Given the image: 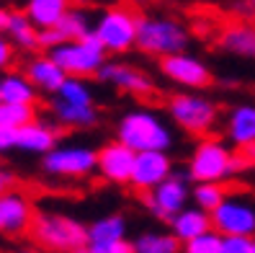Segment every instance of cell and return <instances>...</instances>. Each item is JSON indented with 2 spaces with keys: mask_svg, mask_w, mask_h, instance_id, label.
Listing matches in <instances>:
<instances>
[{
  "mask_svg": "<svg viewBox=\"0 0 255 253\" xmlns=\"http://www.w3.org/2000/svg\"><path fill=\"white\" fill-rule=\"evenodd\" d=\"M10 150H16V132L0 127V155H5Z\"/></svg>",
  "mask_w": 255,
  "mask_h": 253,
  "instance_id": "obj_35",
  "label": "cell"
},
{
  "mask_svg": "<svg viewBox=\"0 0 255 253\" xmlns=\"http://www.w3.org/2000/svg\"><path fill=\"white\" fill-rule=\"evenodd\" d=\"M248 168V163L243 155H235L227 145L217 137H204L191 153L188 160V176L193 181H217L224 184L227 178Z\"/></svg>",
  "mask_w": 255,
  "mask_h": 253,
  "instance_id": "obj_2",
  "label": "cell"
},
{
  "mask_svg": "<svg viewBox=\"0 0 255 253\" xmlns=\"http://www.w3.org/2000/svg\"><path fill=\"white\" fill-rule=\"evenodd\" d=\"M222 241L224 235L219 230H206L196 238H191V241L183 243V253H222Z\"/></svg>",
  "mask_w": 255,
  "mask_h": 253,
  "instance_id": "obj_31",
  "label": "cell"
},
{
  "mask_svg": "<svg viewBox=\"0 0 255 253\" xmlns=\"http://www.w3.org/2000/svg\"><path fill=\"white\" fill-rule=\"evenodd\" d=\"M26 75L31 78V83L44 93H57L59 85L65 83L67 72L59 67V62L52 57V54H39V57H31L26 62Z\"/></svg>",
  "mask_w": 255,
  "mask_h": 253,
  "instance_id": "obj_18",
  "label": "cell"
},
{
  "mask_svg": "<svg viewBox=\"0 0 255 253\" xmlns=\"http://www.w3.org/2000/svg\"><path fill=\"white\" fill-rule=\"evenodd\" d=\"M134 160H137V153L129 145H124L122 140L109 142L98 150V173L109 184H119V186L131 184Z\"/></svg>",
  "mask_w": 255,
  "mask_h": 253,
  "instance_id": "obj_12",
  "label": "cell"
},
{
  "mask_svg": "<svg viewBox=\"0 0 255 253\" xmlns=\"http://www.w3.org/2000/svg\"><path fill=\"white\" fill-rule=\"evenodd\" d=\"M253 253H255V238H253Z\"/></svg>",
  "mask_w": 255,
  "mask_h": 253,
  "instance_id": "obj_42",
  "label": "cell"
},
{
  "mask_svg": "<svg viewBox=\"0 0 255 253\" xmlns=\"http://www.w3.org/2000/svg\"><path fill=\"white\" fill-rule=\"evenodd\" d=\"M70 8L72 0H26V16L39 28L57 26Z\"/></svg>",
  "mask_w": 255,
  "mask_h": 253,
  "instance_id": "obj_22",
  "label": "cell"
},
{
  "mask_svg": "<svg viewBox=\"0 0 255 253\" xmlns=\"http://www.w3.org/2000/svg\"><path fill=\"white\" fill-rule=\"evenodd\" d=\"M124 238H127V220L122 215L101 217L88 228V246H103L114 241H124Z\"/></svg>",
  "mask_w": 255,
  "mask_h": 253,
  "instance_id": "obj_25",
  "label": "cell"
},
{
  "mask_svg": "<svg viewBox=\"0 0 255 253\" xmlns=\"http://www.w3.org/2000/svg\"><path fill=\"white\" fill-rule=\"evenodd\" d=\"M168 114L173 124H178L188 135H206L217 124L219 106L212 98H206L196 91H186L168 101Z\"/></svg>",
  "mask_w": 255,
  "mask_h": 253,
  "instance_id": "obj_7",
  "label": "cell"
},
{
  "mask_svg": "<svg viewBox=\"0 0 255 253\" xmlns=\"http://www.w3.org/2000/svg\"><path fill=\"white\" fill-rule=\"evenodd\" d=\"M34 119H36L34 103H10V101L0 103V127L18 132L28 122H34Z\"/></svg>",
  "mask_w": 255,
  "mask_h": 253,
  "instance_id": "obj_28",
  "label": "cell"
},
{
  "mask_svg": "<svg viewBox=\"0 0 255 253\" xmlns=\"http://www.w3.org/2000/svg\"><path fill=\"white\" fill-rule=\"evenodd\" d=\"M52 114L57 119V124L70 127V129H85V127H93L98 122V111L93 103L85 106V103H70L62 98H54Z\"/></svg>",
  "mask_w": 255,
  "mask_h": 253,
  "instance_id": "obj_21",
  "label": "cell"
},
{
  "mask_svg": "<svg viewBox=\"0 0 255 253\" xmlns=\"http://www.w3.org/2000/svg\"><path fill=\"white\" fill-rule=\"evenodd\" d=\"M57 31H59V36H62V41H72V39H80V36H85V34H91L93 28H91V16L83 10V8H70L65 16H62V21H59L57 26Z\"/></svg>",
  "mask_w": 255,
  "mask_h": 253,
  "instance_id": "obj_27",
  "label": "cell"
},
{
  "mask_svg": "<svg viewBox=\"0 0 255 253\" xmlns=\"http://www.w3.org/2000/svg\"><path fill=\"white\" fill-rule=\"evenodd\" d=\"M34 207L26 194L8 189L5 194H0V233L5 235H21L31 230L34 222Z\"/></svg>",
  "mask_w": 255,
  "mask_h": 253,
  "instance_id": "obj_14",
  "label": "cell"
},
{
  "mask_svg": "<svg viewBox=\"0 0 255 253\" xmlns=\"http://www.w3.org/2000/svg\"><path fill=\"white\" fill-rule=\"evenodd\" d=\"M139 13L129 5H114L106 8L96 18L93 34L101 39V44L111 54H124L131 47H137V34H139Z\"/></svg>",
  "mask_w": 255,
  "mask_h": 253,
  "instance_id": "obj_5",
  "label": "cell"
},
{
  "mask_svg": "<svg viewBox=\"0 0 255 253\" xmlns=\"http://www.w3.org/2000/svg\"><path fill=\"white\" fill-rule=\"evenodd\" d=\"M217 44L230 54L255 59V23L253 21H230L227 26L219 28Z\"/></svg>",
  "mask_w": 255,
  "mask_h": 253,
  "instance_id": "obj_17",
  "label": "cell"
},
{
  "mask_svg": "<svg viewBox=\"0 0 255 253\" xmlns=\"http://www.w3.org/2000/svg\"><path fill=\"white\" fill-rule=\"evenodd\" d=\"M188 173L173 171L162 184H157L152 191H144V207L152 212L157 220L170 222L178 212L183 210L191 199V186H188Z\"/></svg>",
  "mask_w": 255,
  "mask_h": 253,
  "instance_id": "obj_9",
  "label": "cell"
},
{
  "mask_svg": "<svg viewBox=\"0 0 255 253\" xmlns=\"http://www.w3.org/2000/svg\"><path fill=\"white\" fill-rule=\"evenodd\" d=\"M224 135L237 147H245L255 142V106L253 103H240V106L230 109L227 119H224Z\"/></svg>",
  "mask_w": 255,
  "mask_h": 253,
  "instance_id": "obj_19",
  "label": "cell"
},
{
  "mask_svg": "<svg viewBox=\"0 0 255 253\" xmlns=\"http://www.w3.org/2000/svg\"><path fill=\"white\" fill-rule=\"evenodd\" d=\"M57 98L70 101V103H85V106H91V103H93V91H91V85L85 83V78L67 75L65 83L59 85Z\"/></svg>",
  "mask_w": 255,
  "mask_h": 253,
  "instance_id": "obj_30",
  "label": "cell"
},
{
  "mask_svg": "<svg viewBox=\"0 0 255 253\" xmlns=\"http://www.w3.org/2000/svg\"><path fill=\"white\" fill-rule=\"evenodd\" d=\"M13 52H16V47H13V41L5 36V34H0V72H5L13 62Z\"/></svg>",
  "mask_w": 255,
  "mask_h": 253,
  "instance_id": "obj_33",
  "label": "cell"
},
{
  "mask_svg": "<svg viewBox=\"0 0 255 253\" xmlns=\"http://www.w3.org/2000/svg\"><path fill=\"white\" fill-rule=\"evenodd\" d=\"M31 233L41 248L57 253H72L88 246V228L59 212H39L31 222Z\"/></svg>",
  "mask_w": 255,
  "mask_h": 253,
  "instance_id": "obj_4",
  "label": "cell"
},
{
  "mask_svg": "<svg viewBox=\"0 0 255 253\" xmlns=\"http://www.w3.org/2000/svg\"><path fill=\"white\" fill-rule=\"evenodd\" d=\"M191 41V31L183 21L170 16H142L139 18V34H137V49L149 57H168L175 52H186Z\"/></svg>",
  "mask_w": 255,
  "mask_h": 253,
  "instance_id": "obj_3",
  "label": "cell"
},
{
  "mask_svg": "<svg viewBox=\"0 0 255 253\" xmlns=\"http://www.w3.org/2000/svg\"><path fill=\"white\" fill-rule=\"evenodd\" d=\"M160 70L170 83L188 88V91H201V88H206L212 83V72H209L206 62L201 57L188 54V52H175V54L162 57Z\"/></svg>",
  "mask_w": 255,
  "mask_h": 253,
  "instance_id": "obj_11",
  "label": "cell"
},
{
  "mask_svg": "<svg viewBox=\"0 0 255 253\" xmlns=\"http://www.w3.org/2000/svg\"><path fill=\"white\" fill-rule=\"evenodd\" d=\"M10 184H13V176L0 166V194H5V191L10 189Z\"/></svg>",
  "mask_w": 255,
  "mask_h": 253,
  "instance_id": "obj_37",
  "label": "cell"
},
{
  "mask_svg": "<svg viewBox=\"0 0 255 253\" xmlns=\"http://www.w3.org/2000/svg\"><path fill=\"white\" fill-rule=\"evenodd\" d=\"M41 168L52 178L78 181L98 171V153L85 145H57L41 155Z\"/></svg>",
  "mask_w": 255,
  "mask_h": 253,
  "instance_id": "obj_8",
  "label": "cell"
},
{
  "mask_svg": "<svg viewBox=\"0 0 255 253\" xmlns=\"http://www.w3.org/2000/svg\"><path fill=\"white\" fill-rule=\"evenodd\" d=\"M212 225L222 235H248L255 238V204L240 194H227L212 212Z\"/></svg>",
  "mask_w": 255,
  "mask_h": 253,
  "instance_id": "obj_10",
  "label": "cell"
},
{
  "mask_svg": "<svg viewBox=\"0 0 255 253\" xmlns=\"http://www.w3.org/2000/svg\"><path fill=\"white\" fill-rule=\"evenodd\" d=\"M191 197H193V204L196 207H201V210H206V212H214L224 202L227 191H224V186L217 184V181H199Z\"/></svg>",
  "mask_w": 255,
  "mask_h": 253,
  "instance_id": "obj_29",
  "label": "cell"
},
{
  "mask_svg": "<svg viewBox=\"0 0 255 253\" xmlns=\"http://www.w3.org/2000/svg\"><path fill=\"white\" fill-rule=\"evenodd\" d=\"M222 253H253V238H248V235H224Z\"/></svg>",
  "mask_w": 255,
  "mask_h": 253,
  "instance_id": "obj_32",
  "label": "cell"
},
{
  "mask_svg": "<svg viewBox=\"0 0 255 253\" xmlns=\"http://www.w3.org/2000/svg\"><path fill=\"white\" fill-rule=\"evenodd\" d=\"M116 137L129 145L134 153L144 150H168L173 145V129L152 109H131L122 116Z\"/></svg>",
  "mask_w": 255,
  "mask_h": 253,
  "instance_id": "obj_1",
  "label": "cell"
},
{
  "mask_svg": "<svg viewBox=\"0 0 255 253\" xmlns=\"http://www.w3.org/2000/svg\"><path fill=\"white\" fill-rule=\"evenodd\" d=\"M131 246H134V253H181L183 251V243L173 235V230L170 233H160V230L142 233Z\"/></svg>",
  "mask_w": 255,
  "mask_h": 253,
  "instance_id": "obj_26",
  "label": "cell"
},
{
  "mask_svg": "<svg viewBox=\"0 0 255 253\" xmlns=\"http://www.w3.org/2000/svg\"><path fill=\"white\" fill-rule=\"evenodd\" d=\"M212 228H214L212 225V212L201 210V207H196V204L193 207L186 204L183 210L170 220V230L181 243H186V241H191V238H196V235L212 230Z\"/></svg>",
  "mask_w": 255,
  "mask_h": 253,
  "instance_id": "obj_20",
  "label": "cell"
},
{
  "mask_svg": "<svg viewBox=\"0 0 255 253\" xmlns=\"http://www.w3.org/2000/svg\"><path fill=\"white\" fill-rule=\"evenodd\" d=\"M0 103H3V83H0Z\"/></svg>",
  "mask_w": 255,
  "mask_h": 253,
  "instance_id": "obj_41",
  "label": "cell"
},
{
  "mask_svg": "<svg viewBox=\"0 0 255 253\" xmlns=\"http://www.w3.org/2000/svg\"><path fill=\"white\" fill-rule=\"evenodd\" d=\"M10 13H13V10H5V8H0V34H5V31H8V23H10Z\"/></svg>",
  "mask_w": 255,
  "mask_h": 253,
  "instance_id": "obj_38",
  "label": "cell"
},
{
  "mask_svg": "<svg viewBox=\"0 0 255 253\" xmlns=\"http://www.w3.org/2000/svg\"><path fill=\"white\" fill-rule=\"evenodd\" d=\"M5 36L13 41L16 49L23 52H34L39 47V26L23 13H10V23H8V31Z\"/></svg>",
  "mask_w": 255,
  "mask_h": 253,
  "instance_id": "obj_24",
  "label": "cell"
},
{
  "mask_svg": "<svg viewBox=\"0 0 255 253\" xmlns=\"http://www.w3.org/2000/svg\"><path fill=\"white\" fill-rule=\"evenodd\" d=\"M57 44H62V36H59V31L54 26H49V28H39V47H44V49H54Z\"/></svg>",
  "mask_w": 255,
  "mask_h": 253,
  "instance_id": "obj_34",
  "label": "cell"
},
{
  "mask_svg": "<svg viewBox=\"0 0 255 253\" xmlns=\"http://www.w3.org/2000/svg\"><path fill=\"white\" fill-rule=\"evenodd\" d=\"M59 145V129L52 122L34 119L26 127L16 132V150L31 153V155H47L52 147Z\"/></svg>",
  "mask_w": 255,
  "mask_h": 253,
  "instance_id": "obj_16",
  "label": "cell"
},
{
  "mask_svg": "<svg viewBox=\"0 0 255 253\" xmlns=\"http://www.w3.org/2000/svg\"><path fill=\"white\" fill-rule=\"evenodd\" d=\"M240 155L245 158L248 168H250V166H255V142H253V145H245V147H240Z\"/></svg>",
  "mask_w": 255,
  "mask_h": 253,
  "instance_id": "obj_36",
  "label": "cell"
},
{
  "mask_svg": "<svg viewBox=\"0 0 255 253\" xmlns=\"http://www.w3.org/2000/svg\"><path fill=\"white\" fill-rule=\"evenodd\" d=\"M0 83H3V101H10V103H36L39 88L31 83V78H28L26 72L5 70V75L0 78Z\"/></svg>",
  "mask_w": 255,
  "mask_h": 253,
  "instance_id": "obj_23",
  "label": "cell"
},
{
  "mask_svg": "<svg viewBox=\"0 0 255 253\" xmlns=\"http://www.w3.org/2000/svg\"><path fill=\"white\" fill-rule=\"evenodd\" d=\"M49 54L59 62L67 75H78V78H91L98 75L101 67L106 65V47L101 44V39L91 31L80 39L72 41H62L54 49H49Z\"/></svg>",
  "mask_w": 255,
  "mask_h": 253,
  "instance_id": "obj_6",
  "label": "cell"
},
{
  "mask_svg": "<svg viewBox=\"0 0 255 253\" xmlns=\"http://www.w3.org/2000/svg\"><path fill=\"white\" fill-rule=\"evenodd\" d=\"M173 160L168 150H144L137 153L134 160V173H131V186L137 191H152L157 184H162L165 178L173 173Z\"/></svg>",
  "mask_w": 255,
  "mask_h": 253,
  "instance_id": "obj_13",
  "label": "cell"
},
{
  "mask_svg": "<svg viewBox=\"0 0 255 253\" xmlns=\"http://www.w3.org/2000/svg\"><path fill=\"white\" fill-rule=\"evenodd\" d=\"M72 253H91V251H88V248H78V251H72Z\"/></svg>",
  "mask_w": 255,
  "mask_h": 253,
  "instance_id": "obj_40",
  "label": "cell"
},
{
  "mask_svg": "<svg viewBox=\"0 0 255 253\" xmlns=\"http://www.w3.org/2000/svg\"><path fill=\"white\" fill-rule=\"evenodd\" d=\"M98 75L111 83L114 88H119L122 93H129V96H152L155 93V83L149 80L147 72H142L139 67H131V65H124V62H106L101 67Z\"/></svg>",
  "mask_w": 255,
  "mask_h": 253,
  "instance_id": "obj_15",
  "label": "cell"
},
{
  "mask_svg": "<svg viewBox=\"0 0 255 253\" xmlns=\"http://www.w3.org/2000/svg\"><path fill=\"white\" fill-rule=\"evenodd\" d=\"M250 3H253V8H255V0H250Z\"/></svg>",
  "mask_w": 255,
  "mask_h": 253,
  "instance_id": "obj_43",
  "label": "cell"
},
{
  "mask_svg": "<svg viewBox=\"0 0 255 253\" xmlns=\"http://www.w3.org/2000/svg\"><path fill=\"white\" fill-rule=\"evenodd\" d=\"M16 253H39L36 248H31V246H23V248H18Z\"/></svg>",
  "mask_w": 255,
  "mask_h": 253,
  "instance_id": "obj_39",
  "label": "cell"
}]
</instances>
